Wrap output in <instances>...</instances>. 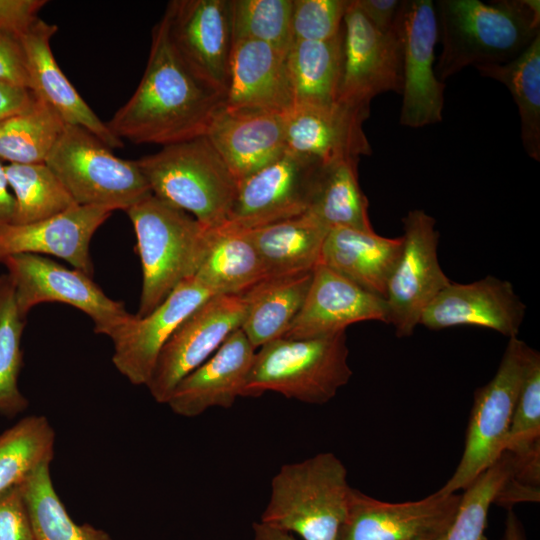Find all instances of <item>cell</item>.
Returning <instances> with one entry per match:
<instances>
[{"label":"cell","mask_w":540,"mask_h":540,"mask_svg":"<svg viewBox=\"0 0 540 540\" xmlns=\"http://www.w3.org/2000/svg\"><path fill=\"white\" fill-rule=\"evenodd\" d=\"M351 0H293L291 33L293 41H322L335 37Z\"/></svg>","instance_id":"obj_41"},{"label":"cell","mask_w":540,"mask_h":540,"mask_svg":"<svg viewBox=\"0 0 540 540\" xmlns=\"http://www.w3.org/2000/svg\"><path fill=\"white\" fill-rule=\"evenodd\" d=\"M1 264L7 269L18 310L25 319L40 303H64L87 314L95 333L112 340L133 317L123 302L109 298L91 276L80 270L36 254L11 255Z\"/></svg>","instance_id":"obj_9"},{"label":"cell","mask_w":540,"mask_h":540,"mask_svg":"<svg viewBox=\"0 0 540 540\" xmlns=\"http://www.w3.org/2000/svg\"><path fill=\"white\" fill-rule=\"evenodd\" d=\"M312 272L266 276L242 293L246 310L241 330L256 349L287 331L305 301Z\"/></svg>","instance_id":"obj_28"},{"label":"cell","mask_w":540,"mask_h":540,"mask_svg":"<svg viewBox=\"0 0 540 540\" xmlns=\"http://www.w3.org/2000/svg\"><path fill=\"white\" fill-rule=\"evenodd\" d=\"M526 306L513 285L494 276L466 284L450 283L424 310L419 325L430 330L472 326L518 337Z\"/></svg>","instance_id":"obj_17"},{"label":"cell","mask_w":540,"mask_h":540,"mask_svg":"<svg viewBox=\"0 0 540 540\" xmlns=\"http://www.w3.org/2000/svg\"><path fill=\"white\" fill-rule=\"evenodd\" d=\"M55 432L45 416H28L0 434V492L52 461Z\"/></svg>","instance_id":"obj_37"},{"label":"cell","mask_w":540,"mask_h":540,"mask_svg":"<svg viewBox=\"0 0 540 540\" xmlns=\"http://www.w3.org/2000/svg\"><path fill=\"white\" fill-rule=\"evenodd\" d=\"M20 488L35 540H111L105 531L71 519L53 486L50 462L40 465Z\"/></svg>","instance_id":"obj_35"},{"label":"cell","mask_w":540,"mask_h":540,"mask_svg":"<svg viewBox=\"0 0 540 540\" xmlns=\"http://www.w3.org/2000/svg\"><path fill=\"white\" fill-rule=\"evenodd\" d=\"M45 0H0V30L22 33L45 6Z\"/></svg>","instance_id":"obj_44"},{"label":"cell","mask_w":540,"mask_h":540,"mask_svg":"<svg viewBox=\"0 0 540 540\" xmlns=\"http://www.w3.org/2000/svg\"><path fill=\"white\" fill-rule=\"evenodd\" d=\"M152 194L207 228L226 224L238 182L203 135L136 160Z\"/></svg>","instance_id":"obj_5"},{"label":"cell","mask_w":540,"mask_h":540,"mask_svg":"<svg viewBox=\"0 0 540 540\" xmlns=\"http://www.w3.org/2000/svg\"><path fill=\"white\" fill-rule=\"evenodd\" d=\"M112 212L103 207L76 205L42 221L9 225L0 231V263L16 254H47L92 277L90 242Z\"/></svg>","instance_id":"obj_22"},{"label":"cell","mask_w":540,"mask_h":540,"mask_svg":"<svg viewBox=\"0 0 540 540\" xmlns=\"http://www.w3.org/2000/svg\"><path fill=\"white\" fill-rule=\"evenodd\" d=\"M223 105L287 113L294 106L286 54L258 41L233 42Z\"/></svg>","instance_id":"obj_25"},{"label":"cell","mask_w":540,"mask_h":540,"mask_svg":"<svg viewBox=\"0 0 540 540\" xmlns=\"http://www.w3.org/2000/svg\"><path fill=\"white\" fill-rule=\"evenodd\" d=\"M512 473V457L504 452L464 489L454 519L440 540H483L489 508Z\"/></svg>","instance_id":"obj_39"},{"label":"cell","mask_w":540,"mask_h":540,"mask_svg":"<svg viewBox=\"0 0 540 540\" xmlns=\"http://www.w3.org/2000/svg\"><path fill=\"white\" fill-rule=\"evenodd\" d=\"M502 540H526L520 520L509 510Z\"/></svg>","instance_id":"obj_49"},{"label":"cell","mask_w":540,"mask_h":540,"mask_svg":"<svg viewBox=\"0 0 540 540\" xmlns=\"http://www.w3.org/2000/svg\"><path fill=\"white\" fill-rule=\"evenodd\" d=\"M223 102L182 62L162 17L138 87L106 125L121 140L167 146L205 135Z\"/></svg>","instance_id":"obj_1"},{"label":"cell","mask_w":540,"mask_h":540,"mask_svg":"<svg viewBox=\"0 0 540 540\" xmlns=\"http://www.w3.org/2000/svg\"><path fill=\"white\" fill-rule=\"evenodd\" d=\"M318 164L286 149L275 161L238 183L226 224L252 230L305 213Z\"/></svg>","instance_id":"obj_16"},{"label":"cell","mask_w":540,"mask_h":540,"mask_svg":"<svg viewBox=\"0 0 540 540\" xmlns=\"http://www.w3.org/2000/svg\"><path fill=\"white\" fill-rule=\"evenodd\" d=\"M163 17L182 62L225 98L233 46L230 0H174Z\"/></svg>","instance_id":"obj_13"},{"label":"cell","mask_w":540,"mask_h":540,"mask_svg":"<svg viewBox=\"0 0 540 540\" xmlns=\"http://www.w3.org/2000/svg\"><path fill=\"white\" fill-rule=\"evenodd\" d=\"M205 136L239 183L286 150L284 113L222 105Z\"/></svg>","instance_id":"obj_23"},{"label":"cell","mask_w":540,"mask_h":540,"mask_svg":"<svg viewBox=\"0 0 540 540\" xmlns=\"http://www.w3.org/2000/svg\"><path fill=\"white\" fill-rule=\"evenodd\" d=\"M126 213L136 234L143 276L136 315L144 317L179 284L195 276L208 247L210 228L153 194Z\"/></svg>","instance_id":"obj_3"},{"label":"cell","mask_w":540,"mask_h":540,"mask_svg":"<svg viewBox=\"0 0 540 540\" xmlns=\"http://www.w3.org/2000/svg\"><path fill=\"white\" fill-rule=\"evenodd\" d=\"M26 319L20 314L13 283L8 274L0 275V413L15 416L28 406L20 392L18 377L22 368L21 338Z\"/></svg>","instance_id":"obj_38"},{"label":"cell","mask_w":540,"mask_h":540,"mask_svg":"<svg viewBox=\"0 0 540 540\" xmlns=\"http://www.w3.org/2000/svg\"><path fill=\"white\" fill-rule=\"evenodd\" d=\"M513 460L510 484L540 494V355L532 348L515 403L505 451Z\"/></svg>","instance_id":"obj_30"},{"label":"cell","mask_w":540,"mask_h":540,"mask_svg":"<svg viewBox=\"0 0 540 540\" xmlns=\"http://www.w3.org/2000/svg\"><path fill=\"white\" fill-rule=\"evenodd\" d=\"M4 169L15 199L14 225L42 221L77 205L46 163H9Z\"/></svg>","instance_id":"obj_36"},{"label":"cell","mask_w":540,"mask_h":540,"mask_svg":"<svg viewBox=\"0 0 540 540\" xmlns=\"http://www.w3.org/2000/svg\"><path fill=\"white\" fill-rule=\"evenodd\" d=\"M397 26L403 65L400 124L420 128L439 123L445 85L436 77L433 66L438 41L434 2L403 0Z\"/></svg>","instance_id":"obj_14"},{"label":"cell","mask_w":540,"mask_h":540,"mask_svg":"<svg viewBox=\"0 0 540 540\" xmlns=\"http://www.w3.org/2000/svg\"><path fill=\"white\" fill-rule=\"evenodd\" d=\"M293 0H230L233 42L266 43L287 54L293 38Z\"/></svg>","instance_id":"obj_40"},{"label":"cell","mask_w":540,"mask_h":540,"mask_svg":"<svg viewBox=\"0 0 540 540\" xmlns=\"http://www.w3.org/2000/svg\"><path fill=\"white\" fill-rule=\"evenodd\" d=\"M0 540H35L20 485L0 492Z\"/></svg>","instance_id":"obj_42"},{"label":"cell","mask_w":540,"mask_h":540,"mask_svg":"<svg viewBox=\"0 0 540 540\" xmlns=\"http://www.w3.org/2000/svg\"><path fill=\"white\" fill-rule=\"evenodd\" d=\"M254 540H297L291 533L262 523H253Z\"/></svg>","instance_id":"obj_48"},{"label":"cell","mask_w":540,"mask_h":540,"mask_svg":"<svg viewBox=\"0 0 540 540\" xmlns=\"http://www.w3.org/2000/svg\"><path fill=\"white\" fill-rule=\"evenodd\" d=\"M367 19L386 33L395 28L400 6L399 0H355Z\"/></svg>","instance_id":"obj_45"},{"label":"cell","mask_w":540,"mask_h":540,"mask_svg":"<svg viewBox=\"0 0 540 540\" xmlns=\"http://www.w3.org/2000/svg\"><path fill=\"white\" fill-rule=\"evenodd\" d=\"M362 321L388 324L385 299L364 290L327 266L318 264L313 269L305 301L281 338L330 336Z\"/></svg>","instance_id":"obj_20"},{"label":"cell","mask_w":540,"mask_h":540,"mask_svg":"<svg viewBox=\"0 0 540 540\" xmlns=\"http://www.w3.org/2000/svg\"><path fill=\"white\" fill-rule=\"evenodd\" d=\"M45 163L80 206L126 212L152 195L136 160L117 157L80 126L65 125Z\"/></svg>","instance_id":"obj_7"},{"label":"cell","mask_w":540,"mask_h":540,"mask_svg":"<svg viewBox=\"0 0 540 540\" xmlns=\"http://www.w3.org/2000/svg\"><path fill=\"white\" fill-rule=\"evenodd\" d=\"M57 30V25L38 17L20 35L27 60L29 90L48 104L65 124L87 129L111 149L123 147V141L95 114L59 67L50 46Z\"/></svg>","instance_id":"obj_24"},{"label":"cell","mask_w":540,"mask_h":540,"mask_svg":"<svg viewBox=\"0 0 540 540\" xmlns=\"http://www.w3.org/2000/svg\"><path fill=\"white\" fill-rule=\"evenodd\" d=\"M20 35L0 30V80L29 89L27 60Z\"/></svg>","instance_id":"obj_43"},{"label":"cell","mask_w":540,"mask_h":540,"mask_svg":"<svg viewBox=\"0 0 540 540\" xmlns=\"http://www.w3.org/2000/svg\"><path fill=\"white\" fill-rule=\"evenodd\" d=\"M65 122L34 95L24 110L0 121V158L9 163H45Z\"/></svg>","instance_id":"obj_34"},{"label":"cell","mask_w":540,"mask_h":540,"mask_svg":"<svg viewBox=\"0 0 540 540\" xmlns=\"http://www.w3.org/2000/svg\"><path fill=\"white\" fill-rule=\"evenodd\" d=\"M343 27L322 41L295 40L286 54L294 105L337 102L342 70Z\"/></svg>","instance_id":"obj_32"},{"label":"cell","mask_w":540,"mask_h":540,"mask_svg":"<svg viewBox=\"0 0 540 540\" xmlns=\"http://www.w3.org/2000/svg\"><path fill=\"white\" fill-rule=\"evenodd\" d=\"M360 158L319 163L314 171L305 213L329 230L335 227L374 231L369 202L358 177Z\"/></svg>","instance_id":"obj_27"},{"label":"cell","mask_w":540,"mask_h":540,"mask_svg":"<svg viewBox=\"0 0 540 540\" xmlns=\"http://www.w3.org/2000/svg\"><path fill=\"white\" fill-rule=\"evenodd\" d=\"M9 189L4 165L0 162V231L14 222L15 199Z\"/></svg>","instance_id":"obj_47"},{"label":"cell","mask_w":540,"mask_h":540,"mask_svg":"<svg viewBox=\"0 0 540 540\" xmlns=\"http://www.w3.org/2000/svg\"><path fill=\"white\" fill-rule=\"evenodd\" d=\"M403 89L402 45L397 26L377 29L351 0L343 20L342 70L338 100L369 107L385 92Z\"/></svg>","instance_id":"obj_12"},{"label":"cell","mask_w":540,"mask_h":540,"mask_svg":"<svg viewBox=\"0 0 540 540\" xmlns=\"http://www.w3.org/2000/svg\"><path fill=\"white\" fill-rule=\"evenodd\" d=\"M249 231L270 276L312 271L329 229L303 213Z\"/></svg>","instance_id":"obj_31"},{"label":"cell","mask_w":540,"mask_h":540,"mask_svg":"<svg viewBox=\"0 0 540 540\" xmlns=\"http://www.w3.org/2000/svg\"><path fill=\"white\" fill-rule=\"evenodd\" d=\"M214 295L192 277L179 284L148 315H133L112 339L115 368L130 383L146 386L164 344L196 308Z\"/></svg>","instance_id":"obj_18"},{"label":"cell","mask_w":540,"mask_h":540,"mask_svg":"<svg viewBox=\"0 0 540 540\" xmlns=\"http://www.w3.org/2000/svg\"><path fill=\"white\" fill-rule=\"evenodd\" d=\"M33 99L29 89L0 80V121L24 110Z\"/></svg>","instance_id":"obj_46"},{"label":"cell","mask_w":540,"mask_h":540,"mask_svg":"<svg viewBox=\"0 0 540 540\" xmlns=\"http://www.w3.org/2000/svg\"><path fill=\"white\" fill-rule=\"evenodd\" d=\"M267 275L249 230L209 229L206 253L195 278L217 294H242Z\"/></svg>","instance_id":"obj_29"},{"label":"cell","mask_w":540,"mask_h":540,"mask_svg":"<svg viewBox=\"0 0 540 540\" xmlns=\"http://www.w3.org/2000/svg\"><path fill=\"white\" fill-rule=\"evenodd\" d=\"M403 236L335 227L325 238L320 263L364 290L385 299L388 281L400 258Z\"/></svg>","instance_id":"obj_26"},{"label":"cell","mask_w":540,"mask_h":540,"mask_svg":"<svg viewBox=\"0 0 540 540\" xmlns=\"http://www.w3.org/2000/svg\"><path fill=\"white\" fill-rule=\"evenodd\" d=\"M460 499L437 490L417 501L390 503L352 488L336 540H440Z\"/></svg>","instance_id":"obj_15"},{"label":"cell","mask_w":540,"mask_h":540,"mask_svg":"<svg viewBox=\"0 0 540 540\" xmlns=\"http://www.w3.org/2000/svg\"><path fill=\"white\" fill-rule=\"evenodd\" d=\"M242 294H217L196 308L162 347L146 384L158 403H167L178 383L204 363L245 316Z\"/></svg>","instance_id":"obj_11"},{"label":"cell","mask_w":540,"mask_h":540,"mask_svg":"<svg viewBox=\"0 0 540 540\" xmlns=\"http://www.w3.org/2000/svg\"><path fill=\"white\" fill-rule=\"evenodd\" d=\"M369 107L343 102L294 105L284 114L286 149L307 160L324 163L372 153L363 129Z\"/></svg>","instance_id":"obj_19"},{"label":"cell","mask_w":540,"mask_h":540,"mask_svg":"<svg viewBox=\"0 0 540 540\" xmlns=\"http://www.w3.org/2000/svg\"><path fill=\"white\" fill-rule=\"evenodd\" d=\"M351 490L347 469L333 453L284 464L272 478L260 521L303 540H336Z\"/></svg>","instance_id":"obj_4"},{"label":"cell","mask_w":540,"mask_h":540,"mask_svg":"<svg viewBox=\"0 0 540 540\" xmlns=\"http://www.w3.org/2000/svg\"><path fill=\"white\" fill-rule=\"evenodd\" d=\"M256 350L241 328L235 330L211 357L178 383L166 404L173 413L187 418L214 407L231 408L239 397H247Z\"/></svg>","instance_id":"obj_21"},{"label":"cell","mask_w":540,"mask_h":540,"mask_svg":"<svg viewBox=\"0 0 540 540\" xmlns=\"http://www.w3.org/2000/svg\"><path fill=\"white\" fill-rule=\"evenodd\" d=\"M479 74L505 85L519 111L526 154L540 160V35L514 60L475 67Z\"/></svg>","instance_id":"obj_33"},{"label":"cell","mask_w":540,"mask_h":540,"mask_svg":"<svg viewBox=\"0 0 540 540\" xmlns=\"http://www.w3.org/2000/svg\"><path fill=\"white\" fill-rule=\"evenodd\" d=\"M402 222L403 249L385 294L388 324L400 338L414 333L424 310L451 283L439 263L435 219L414 209Z\"/></svg>","instance_id":"obj_10"},{"label":"cell","mask_w":540,"mask_h":540,"mask_svg":"<svg viewBox=\"0 0 540 540\" xmlns=\"http://www.w3.org/2000/svg\"><path fill=\"white\" fill-rule=\"evenodd\" d=\"M441 54L434 66L444 81L468 66L505 64L540 35L539 0H437Z\"/></svg>","instance_id":"obj_2"},{"label":"cell","mask_w":540,"mask_h":540,"mask_svg":"<svg viewBox=\"0 0 540 540\" xmlns=\"http://www.w3.org/2000/svg\"><path fill=\"white\" fill-rule=\"evenodd\" d=\"M531 350L518 337L509 339L494 377L474 394L462 457L439 492L466 489L504 453Z\"/></svg>","instance_id":"obj_8"},{"label":"cell","mask_w":540,"mask_h":540,"mask_svg":"<svg viewBox=\"0 0 540 540\" xmlns=\"http://www.w3.org/2000/svg\"><path fill=\"white\" fill-rule=\"evenodd\" d=\"M346 331L330 336L278 338L256 350L248 375L247 397L265 392L307 404L333 399L353 375Z\"/></svg>","instance_id":"obj_6"}]
</instances>
